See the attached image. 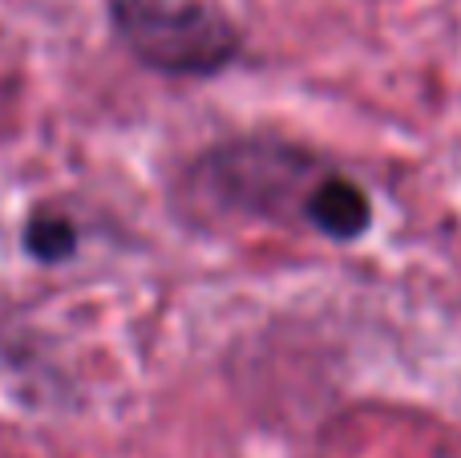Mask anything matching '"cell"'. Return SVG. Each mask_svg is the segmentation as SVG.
<instances>
[{
	"mask_svg": "<svg viewBox=\"0 0 461 458\" xmlns=\"http://www.w3.org/2000/svg\"><path fill=\"white\" fill-rule=\"evenodd\" d=\"M126 49L158 73L211 78L239 53V29L207 0H113Z\"/></svg>",
	"mask_w": 461,
	"mask_h": 458,
	"instance_id": "6da1fadb",
	"label": "cell"
},
{
	"mask_svg": "<svg viewBox=\"0 0 461 458\" xmlns=\"http://www.w3.org/2000/svg\"><path fill=\"white\" fill-rule=\"evenodd\" d=\"M328 170H320L303 151L284 142H230L207 154L199 167V191L227 211L259 219H303Z\"/></svg>",
	"mask_w": 461,
	"mask_h": 458,
	"instance_id": "7a4b0ae2",
	"label": "cell"
},
{
	"mask_svg": "<svg viewBox=\"0 0 461 458\" xmlns=\"http://www.w3.org/2000/svg\"><path fill=\"white\" fill-rule=\"evenodd\" d=\"M368 219H373V207H368V195L360 191L352 179L328 170V179L320 183L316 199L308 207V227L328 240H357V235L368 232Z\"/></svg>",
	"mask_w": 461,
	"mask_h": 458,
	"instance_id": "3957f363",
	"label": "cell"
},
{
	"mask_svg": "<svg viewBox=\"0 0 461 458\" xmlns=\"http://www.w3.org/2000/svg\"><path fill=\"white\" fill-rule=\"evenodd\" d=\"M24 243H29V252L37 260H65L73 248H77V232H73V224L69 219H61V215H32V224H29V232H24Z\"/></svg>",
	"mask_w": 461,
	"mask_h": 458,
	"instance_id": "277c9868",
	"label": "cell"
}]
</instances>
